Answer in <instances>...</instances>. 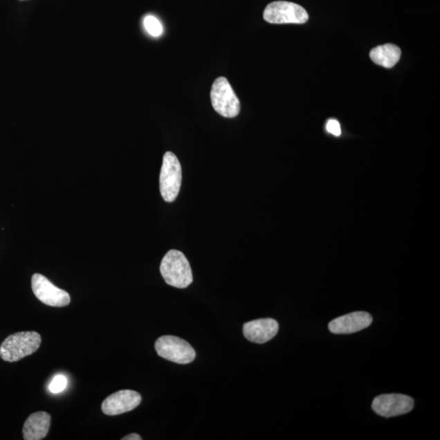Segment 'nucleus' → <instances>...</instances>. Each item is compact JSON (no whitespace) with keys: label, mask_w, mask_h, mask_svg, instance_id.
Segmentation results:
<instances>
[{"label":"nucleus","mask_w":440,"mask_h":440,"mask_svg":"<svg viewBox=\"0 0 440 440\" xmlns=\"http://www.w3.org/2000/svg\"><path fill=\"white\" fill-rule=\"evenodd\" d=\"M145 28L148 33L153 37L161 36L163 33L162 23L157 17L154 16H147L144 19Z\"/></svg>","instance_id":"nucleus-14"},{"label":"nucleus","mask_w":440,"mask_h":440,"mask_svg":"<svg viewBox=\"0 0 440 440\" xmlns=\"http://www.w3.org/2000/svg\"><path fill=\"white\" fill-rule=\"evenodd\" d=\"M51 416L46 412H37L29 416L23 426V438L25 440H41L47 437L49 432Z\"/></svg>","instance_id":"nucleus-12"},{"label":"nucleus","mask_w":440,"mask_h":440,"mask_svg":"<svg viewBox=\"0 0 440 440\" xmlns=\"http://www.w3.org/2000/svg\"><path fill=\"white\" fill-rule=\"evenodd\" d=\"M373 322V318L365 311L339 316L329 324V331L336 334H349L368 328Z\"/></svg>","instance_id":"nucleus-10"},{"label":"nucleus","mask_w":440,"mask_h":440,"mask_svg":"<svg viewBox=\"0 0 440 440\" xmlns=\"http://www.w3.org/2000/svg\"><path fill=\"white\" fill-rule=\"evenodd\" d=\"M309 18L304 8L287 1L269 3L264 12V19L271 24H304Z\"/></svg>","instance_id":"nucleus-6"},{"label":"nucleus","mask_w":440,"mask_h":440,"mask_svg":"<svg viewBox=\"0 0 440 440\" xmlns=\"http://www.w3.org/2000/svg\"><path fill=\"white\" fill-rule=\"evenodd\" d=\"M160 272L165 282L173 287L185 288L194 281L189 261L182 252L176 250H169L164 256Z\"/></svg>","instance_id":"nucleus-1"},{"label":"nucleus","mask_w":440,"mask_h":440,"mask_svg":"<svg viewBox=\"0 0 440 440\" xmlns=\"http://www.w3.org/2000/svg\"><path fill=\"white\" fill-rule=\"evenodd\" d=\"M369 57L377 65L391 68L400 61L401 50L392 44L380 45L371 50Z\"/></svg>","instance_id":"nucleus-13"},{"label":"nucleus","mask_w":440,"mask_h":440,"mask_svg":"<svg viewBox=\"0 0 440 440\" xmlns=\"http://www.w3.org/2000/svg\"><path fill=\"white\" fill-rule=\"evenodd\" d=\"M68 380L65 376L58 374L55 376L52 382L49 384V391L52 393L57 394L64 391L67 387Z\"/></svg>","instance_id":"nucleus-15"},{"label":"nucleus","mask_w":440,"mask_h":440,"mask_svg":"<svg viewBox=\"0 0 440 440\" xmlns=\"http://www.w3.org/2000/svg\"><path fill=\"white\" fill-rule=\"evenodd\" d=\"M214 109L220 116L235 118L241 111V103L226 77L215 80L210 91Z\"/></svg>","instance_id":"nucleus-3"},{"label":"nucleus","mask_w":440,"mask_h":440,"mask_svg":"<svg viewBox=\"0 0 440 440\" xmlns=\"http://www.w3.org/2000/svg\"><path fill=\"white\" fill-rule=\"evenodd\" d=\"M122 440H141L142 438L140 437V435H139L138 434H128L127 435L126 437L122 438Z\"/></svg>","instance_id":"nucleus-17"},{"label":"nucleus","mask_w":440,"mask_h":440,"mask_svg":"<svg viewBox=\"0 0 440 440\" xmlns=\"http://www.w3.org/2000/svg\"><path fill=\"white\" fill-rule=\"evenodd\" d=\"M414 407V398L401 394L379 396L374 398L372 403L376 414L385 418L407 414Z\"/></svg>","instance_id":"nucleus-8"},{"label":"nucleus","mask_w":440,"mask_h":440,"mask_svg":"<svg viewBox=\"0 0 440 440\" xmlns=\"http://www.w3.org/2000/svg\"><path fill=\"white\" fill-rule=\"evenodd\" d=\"M141 396L131 389H122L108 396L102 403V410L105 415L116 416L135 410L140 405Z\"/></svg>","instance_id":"nucleus-9"},{"label":"nucleus","mask_w":440,"mask_h":440,"mask_svg":"<svg viewBox=\"0 0 440 440\" xmlns=\"http://www.w3.org/2000/svg\"><path fill=\"white\" fill-rule=\"evenodd\" d=\"M32 291L35 297L45 305L62 308L71 304L68 293L59 288L43 275L35 273L31 279Z\"/></svg>","instance_id":"nucleus-7"},{"label":"nucleus","mask_w":440,"mask_h":440,"mask_svg":"<svg viewBox=\"0 0 440 440\" xmlns=\"http://www.w3.org/2000/svg\"><path fill=\"white\" fill-rule=\"evenodd\" d=\"M160 192L164 201L172 203L180 192L182 183L181 165L175 154L167 152L160 173Z\"/></svg>","instance_id":"nucleus-4"},{"label":"nucleus","mask_w":440,"mask_h":440,"mask_svg":"<svg viewBox=\"0 0 440 440\" xmlns=\"http://www.w3.org/2000/svg\"><path fill=\"white\" fill-rule=\"evenodd\" d=\"M155 349L162 358L176 364H190L196 358L194 347L176 336L160 337L155 342Z\"/></svg>","instance_id":"nucleus-5"},{"label":"nucleus","mask_w":440,"mask_h":440,"mask_svg":"<svg viewBox=\"0 0 440 440\" xmlns=\"http://www.w3.org/2000/svg\"><path fill=\"white\" fill-rule=\"evenodd\" d=\"M42 338L35 331L11 334L0 346V357L4 361L16 362L33 354L39 349Z\"/></svg>","instance_id":"nucleus-2"},{"label":"nucleus","mask_w":440,"mask_h":440,"mask_svg":"<svg viewBox=\"0 0 440 440\" xmlns=\"http://www.w3.org/2000/svg\"><path fill=\"white\" fill-rule=\"evenodd\" d=\"M327 130L330 134L336 136L341 135V127L339 122L336 119H330L327 125Z\"/></svg>","instance_id":"nucleus-16"},{"label":"nucleus","mask_w":440,"mask_h":440,"mask_svg":"<svg viewBox=\"0 0 440 440\" xmlns=\"http://www.w3.org/2000/svg\"><path fill=\"white\" fill-rule=\"evenodd\" d=\"M279 324L276 320L267 318L252 320L243 327V333L247 340L263 345L277 336Z\"/></svg>","instance_id":"nucleus-11"}]
</instances>
